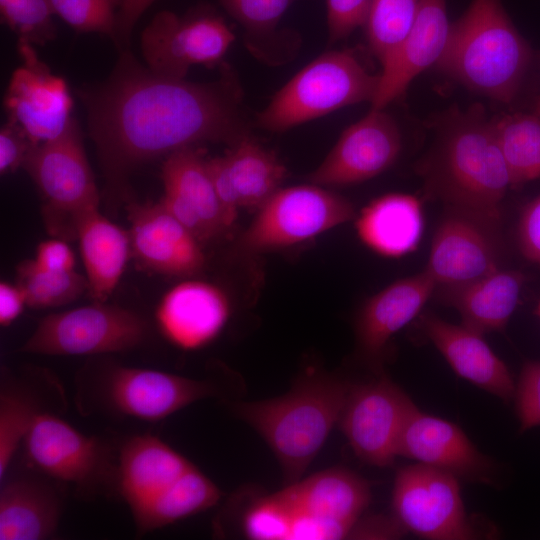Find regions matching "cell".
<instances>
[{"mask_svg": "<svg viewBox=\"0 0 540 540\" xmlns=\"http://www.w3.org/2000/svg\"><path fill=\"white\" fill-rule=\"evenodd\" d=\"M79 96L115 197L145 162L206 142L231 146L250 134L229 69L215 82L193 83L157 75L124 50L108 78Z\"/></svg>", "mask_w": 540, "mask_h": 540, "instance_id": "obj_1", "label": "cell"}, {"mask_svg": "<svg viewBox=\"0 0 540 540\" xmlns=\"http://www.w3.org/2000/svg\"><path fill=\"white\" fill-rule=\"evenodd\" d=\"M432 126L434 140L415 166L426 196L499 227L512 182L492 119L480 103L455 105Z\"/></svg>", "mask_w": 540, "mask_h": 540, "instance_id": "obj_2", "label": "cell"}, {"mask_svg": "<svg viewBox=\"0 0 540 540\" xmlns=\"http://www.w3.org/2000/svg\"><path fill=\"white\" fill-rule=\"evenodd\" d=\"M353 383L307 368L285 394L260 401H226L277 458L287 484L298 481L339 422Z\"/></svg>", "mask_w": 540, "mask_h": 540, "instance_id": "obj_3", "label": "cell"}, {"mask_svg": "<svg viewBox=\"0 0 540 540\" xmlns=\"http://www.w3.org/2000/svg\"><path fill=\"white\" fill-rule=\"evenodd\" d=\"M533 56L500 0H472L451 24L435 68L471 92L510 104L520 93Z\"/></svg>", "mask_w": 540, "mask_h": 540, "instance_id": "obj_4", "label": "cell"}, {"mask_svg": "<svg viewBox=\"0 0 540 540\" xmlns=\"http://www.w3.org/2000/svg\"><path fill=\"white\" fill-rule=\"evenodd\" d=\"M78 408L143 421L163 420L200 400L222 397L221 384L114 362L86 365L76 378Z\"/></svg>", "mask_w": 540, "mask_h": 540, "instance_id": "obj_5", "label": "cell"}, {"mask_svg": "<svg viewBox=\"0 0 540 540\" xmlns=\"http://www.w3.org/2000/svg\"><path fill=\"white\" fill-rule=\"evenodd\" d=\"M379 74L351 50L321 54L296 73L257 116L260 128L281 132L349 105L373 100Z\"/></svg>", "mask_w": 540, "mask_h": 540, "instance_id": "obj_6", "label": "cell"}, {"mask_svg": "<svg viewBox=\"0 0 540 540\" xmlns=\"http://www.w3.org/2000/svg\"><path fill=\"white\" fill-rule=\"evenodd\" d=\"M22 445L35 469L82 498L117 494L118 446L81 433L59 414L38 417Z\"/></svg>", "mask_w": 540, "mask_h": 540, "instance_id": "obj_7", "label": "cell"}, {"mask_svg": "<svg viewBox=\"0 0 540 540\" xmlns=\"http://www.w3.org/2000/svg\"><path fill=\"white\" fill-rule=\"evenodd\" d=\"M23 168L43 198L47 231L63 240L76 238L79 217L100 203L76 121L72 119L56 138L35 146Z\"/></svg>", "mask_w": 540, "mask_h": 540, "instance_id": "obj_8", "label": "cell"}, {"mask_svg": "<svg viewBox=\"0 0 540 540\" xmlns=\"http://www.w3.org/2000/svg\"><path fill=\"white\" fill-rule=\"evenodd\" d=\"M356 218L345 197L317 184L278 189L240 236L243 252L260 253L308 241Z\"/></svg>", "mask_w": 540, "mask_h": 540, "instance_id": "obj_9", "label": "cell"}, {"mask_svg": "<svg viewBox=\"0 0 540 540\" xmlns=\"http://www.w3.org/2000/svg\"><path fill=\"white\" fill-rule=\"evenodd\" d=\"M148 331L135 312L94 302L43 317L19 351L49 356L120 353L141 345Z\"/></svg>", "mask_w": 540, "mask_h": 540, "instance_id": "obj_10", "label": "cell"}, {"mask_svg": "<svg viewBox=\"0 0 540 540\" xmlns=\"http://www.w3.org/2000/svg\"><path fill=\"white\" fill-rule=\"evenodd\" d=\"M193 465L152 434L133 435L118 445L117 495L131 512L137 536L167 526L169 502Z\"/></svg>", "mask_w": 540, "mask_h": 540, "instance_id": "obj_11", "label": "cell"}, {"mask_svg": "<svg viewBox=\"0 0 540 540\" xmlns=\"http://www.w3.org/2000/svg\"><path fill=\"white\" fill-rule=\"evenodd\" d=\"M458 478L416 463L400 468L392 490L393 515L417 536L430 540H469L479 534L468 517Z\"/></svg>", "mask_w": 540, "mask_h": 540, "instance_id": "obj_12", "label": "cell"}, {"mask_svg": "<svg viewBox=\"0 0 540 540\" xmlns=\"http://www.w3.org/2000/svg\"><path fill=\"white\" fill-rule=\"evenodd\" d=\"M234 38L226 22L210 11L184 17L160 11L143 30L140 48L145 65L153 73L184 79L193 65L220 64Z\"/></svg>", "mask_w": 540, "mask_h": 540, "instance_id": "obj_13", "label": "cell"}, {"mask_svg": "<svg viewBox=\"0 0 540 540\" xmlns=\"http://www.w3.org/2000/svg\"><path fill=\"white\" fill-rule=\"evenodd\" d=\"M415 406L390 378L352 384L339 426L356 457L376 467L393 464L405 421Z\"/></svg>", "mask_w": 540, "mask_h": 540, "instance_id": "obj_14", "label": "cell"}, {"mask_svg": "<svg viewBox=\"0 0 540 540\" xmlns=\"http://www.w3.org/2000/svg\"><path fill=\"white\" fill-rule=\"evenodd\" d=\"M502 254L498 226L446 209L424 270L436 283V290L456 288L501 268Z\"/></svg>", "mask_w": 540, "mask_h": 540, "instance_id": "obj_15", "label": "cell"}, {"mask_svg": "<svg viewBox=\"0 0 540 540\" xmlns=\"http://www.w3.org/2000/svg\"><path fill=\"white\" fill-rule=\"evenodd\" d=\"M21 64L10 79L4 106L8 121L37 146L59 136L69 125L73 100L67 83L42 62L33 45L18 41Z\"/></svg>", "mask_w": 540, "mask_h": 540, "instance_id": "obj_16", "label": "cell"}, {"mask_svg": "<svg viewBox=\"0 0 540 540\" xmlns=\"http://www.w3.org/2000/svg\"><path fill=\"white\" fill-rule=\"evenodd\" d=\"M401 148L402 136L395 119L384 109H370L342 132L308 180L324 187L367 181L390 168Z\"/></svg>", "mask_w": 540, "mask_h": 540, "instance_id": "obj_17", "label": "cell"}, {"mask_svg": "<svg viewBox=\"0 0 540 540\" xmlns=\"http://www.w3.org/2000/svg\"><path fill=\"white\" fill-rule=\"evenodd\" d=\"M162 205L202 242L229 230L233 221L222 206L198 146L169 154L162 166Z\"/></svg>", "mask_w": 540, "mask_h": 540, "instance_id": "obj_18", "label": "cell"}, {"mask_svg": "<svg viewBox=\"0 0 540 540\" xmlns=\"http://www.w3.org/2000/svg\"><path fill=\"white\" fill-rule=\"evenodd\" d=\"M398 456L413 459L458 479L488 485L496 483V465L480 452L456 424L411 409L398 445Z\"/></svg>", "mask_w": 540, "mask_h": 540, "instance_id": "obj_19", "label": "cell"}, {"mask_svg": "<svg viewBox=\"0 0 540 540\" xmlns=\"http://www.w3.org/2000/svg\"><path fill=\"white\" fill-rule=\"evenodd\" d=\"M131 254L137 263L156 273L190 277L199 273L205 258L200 241L158 203H130Z\"/></svg>", "mask_w": 540, "mask_h": 540, "instance_id": "obj_20", "label": "cell"}, {"mask_svg": "<svg viewBox=\"0 0 540 540\" xmlns=\"http://www.w3.org/2000/svg\"><path fill=\"white\" fill-rule=\"evenodd\" d=\"M65 390L52 372L27 368L14 372L7 367L0 374V481L38 417L59 414L67 408Z\"/></svg>", "mask_w": 540, "mask_h": 540, "instance_id": "obj_21", "label": "cell"}, {"mask_svg": "<svg viewBox=\"0 0 540 540\" xmlns=\"http://www.w3.org/2000/svg\"><path fill=\"white\" fill-rule=\"evenodd\" d=\"M436 292L425 271L389 284L362 305L355 322L357 350L378 373L392 337L415 319Z\"/></svg>", "mask_w": 540, "mask_h": 540, "instance_id": "obj_22", "label": "cell"}, {"mask_svg": "<svg viewBox=\"0 0 540 540\" xmlns=\"http://www.w3.org/2000/svg\"><path fill=\"white\" fill-rule=\"evenodd\" d=\"M155 316L169 342L183 350H196L222 332L231 316V303L218 286L185 280L166 292Z\"/></svg>", "mask_w": 540, "mask_h": 540, "instance_id": "obj_23", "label": "cell"}, {"mask_svg": "<svg viewBox=\"0 0 540 540\" xmlns=\"http://www.w3.org/2000/svg\"><path fill=\"white\" fill-rule=\"evenodd\" d=\"M447 0H420L412 28L400 46L381 64L371 109H385L423 71L435 66L449 38Z\"/></svg>", "mask_w": 540, "mask_h": 540, "instance_id": "obj_24", "label": "cell"}, {"mask_svg": "<svg viewBox=\"0 0 540 540\" xmlns=\"http://www.w3.org/2000/svg\"><path fill=\"white\" fill-rule=\"evenodd\" d=\"M420 326L459 377L504 402L514 399L516 383L513 376L483 335L430 312L420 316Z\"/></svg>", "mask_w": 540, "mask_h": 540, "instance_id": "obj_25", "label": "cell"}, {"mask_svg": "<svg viewBox=\"0 0 540 540\" xmlns=\"http://www.w3.org/2000/svg\"><path fill=\"white\" fill-rule=\"evenodd\" d=\"M0 540L53 538L63 513V495L50 480L22 474L1 481Z\"/></svg>", "mask_w": 540, "mask_h": 540, "instance_id": "obj_26", "label": "cell"}, {"mask_svg": "<svg viewBox=\"0 0 540 540\" xmlns=\"http://www.w3.org/2000/svg\"><path fill=\"white\" fill-rule=\"evenodd\" d=\"M277 493L292 515L304 512L353 526L371 500L369 483L343 467L329 468L299 479Z\"/></svg>", "mask_w": 540, "mask_h": 540, "instance_id": "obj_27", "label": "cell"}, {"mask_svg": "<svg viewBox=\"0 0 540 540\" xmlns=\"http://www.w3.org/2000/svg\"><path fill=\"white\" fill-rule=\"evenodd\" d=\"M526 279L519 270L499 268L463 286L441 290V297L456 309L463 326L484 336L505 329Z\"/></svg>", "mask_w": 540, "mask_h": 540, "instance_id": "obj_28", "label": "cell"}, {"mask_svg": "<svg viewBox=\"0 0 540 540\" xmlns=\"http://www.w3.org/2000/svg\"><path fill=\"white\" fill-rule=\"evenodd\" d=\"M355 229L373 252L389 258L407 255L417 248L423 234L421 202L405 193L377 197L356 215Z\"/></svg>", "mask_w": 540, "mask_h": 540, "instance_id": "obj_29", "label": "cell"}, {"mask_svg": "<svg viewBox=\"0 0 540 540\" xmlns=\"http://www.w3.org/2000/svg\"><path fill=\"white\" fill-rule=\"evenodd\" d=\"M76 239L94 302H106L117 287L131 253L129 231L106 218L99 207L82 213Z\"/></svg>", "mask_w": 540, "mask_h": 540, "instance_id": "obj_30", "label": "cell"}, {"mask_svg": "<svg viewBox=\"0 0 540 540\" xmlns=\"http://www.w3.org/2000/svg\"><path fill=\"white\" fill-rule=\"evenodd\" d=\"M238 195L240 209L258 210L278 189L287 175L285 165L250 134L224 154Z\"/></svg>", "mask_w": 540, "mask_h": 540, "instance_id": "obj_31", "label": "cell"}, {"mask_svg": "<svg viewBox=\"0 0 540 540\" xmlns=\"http://www.w3.org/2000/svg\"><path fill=\"white\" fill-rule=\"evenodd\" d=\"M492 121L512 188L540 179V116L516 112Z\"/></svg>", "mask_w": 540, "mask_h": 540, "instance_id": "obj_32", "label": "cell"}, {"mask_svg": "<svg viewBox=\"0 0 540 540\" xmlns=\"http://www.w3.org/2000/svg\"><path fill=\"white\" fill-rule=\"evenodd\" d=\"M420 0H373L363 29L370 52L382 64L404 41Z\"/></svg>", "mask_w": 540, "mask_h": 540, "instance_id": "obj_33", "label": "cell"}, {"mask_svg": "<svg viewBox=\"0 0 540 540\" xmlns=\"http://www.w3.org/2000/svg\"><path fill=\"white\" fill-rule=\"evenodd\" d=\"M16 283L22 288L27 306L58 307L79 298L88 289L86 276L78 272H55L39 267L34 259L19 263Z\"/></svg>", "mask_w": 540, "mask_h": 540, "instance_id": "obj_34", "label": "cell"}, {"mask_svg": "<svg viewBox=\"0 0 540 540\" xmlns=\"http://www.w3.org/2000/svg\"><path fill=\"white\" fill-rule=\"evenodd\" d=\"M0 14L18 41L44 45L56 34L49 0H0Z\"/></svg>", "mask_w": 540, "mask_h": 540, "instance_id": "obj_35", "label": "cell"}, {"mask_svg": "<svg viewBox=\"0 0 540 540\" xmlns=\"http://www.w3.org/2000/svg\"><path fill=\"white\" fill-rule=\"evenodd\" d=\"M54 15L78 32H97L115 39L121 0H49Z\"/></svg>", "mask_w": 540, "mask_h": 540, "instance_id": "obj_36", "label": "cell"}, {"mask_svg": "<svg viewBox=\"0 0 540 540\" xmlns=\"http://www.w3.org/2000/svg\"><path fill=\"white\" fill-rule=\"evenodd\" d=\"M291 522L292 512L276 492L254 501L243 514L241 527L249 539L287 540Z\"/></svg>", "mask_w": 540, "mask_h": 540, "instance_id": "obj_37", "label": "cell"}, {"mask_svg": "<svg viewBox=\"0 0 540 540\" xmlns=\"http://www.w3.org/2000/svg\"><path fill=\"white\" fill-rule=\"evenodd\" d=\"M220 4L252 34H268L279 23L292 0H219Z\"/></svg>", "mask_w": 540, "mask_h": 540, "instance_id": "obj_38", "label": "cell"}, {"mask_svg": "<svg viewBox=\"0 0 540 540\" xmlns=\"http://www.w3.org/2000/svg\"><path fill=\"white\" fill-rule=\"evenodd\" d=\"M520 432L540 426V361H526L514 394Z\"/></svg>", "mask_w": 540, "mask_h": 540, "instance_id": "obj_39", "label": "cell"}, {"mask_svg": "<svg viewBox=\"0 0 540 540\" xmlns=\"http://www.w3.org/2000/svg\"><path fill=\"white\" fill-rule=\"evenodd\" d=\"M373 0H326L329 41L336 42L363 27Z\"/></svg>", "mask_w": 540, "mask_h": 540, "instance_id": "obj_40", "label": "cell"}, {"mask_svg": "<svg viewBox=\"0 0 540 540\" xmlns=\"http://www.w3.org/2000/svg\"><path fill=\"white\" fill-rule=\"evenodd\" d=\"M353 525L304 512L292 515L291 540H336L349 537Z\"/></svg>", "mask_w": 540, "mask_h": 540, "instance_id": "obj_41", "label": "cell"}, {"mask_svg": "<svg viewBox=\"0 0 540 540\" xmlns=\"http://www.w3.org/2000/svg\"><path fill=\"white\" fill-rule=\"evenodd\" d=\"M516 240L521 255L529 262L540 265V193L523 207Z\"/></svg>", "mask_w": 540, "mask_h": 540, "instance_id": "obj_42", "label": "cell"}, {"mask_svg": "<svg viewBox=\"0 0 540 540\" xmlns=\"http://www.w3.org/2000/svg\"><path fill=\"white\" fill-rule=\"evenodd\" d=\"M35 147L28 135L16 124L8 121L0 131V172L2 175L23 167Z\"/></svg>", "mask_w": 540, "mask_h": 540, "instance_id": "obj_43", "label": "cell"}, {"mask_svg": "<svg viewBox=\"0 0 540 540\" xmlns=\"http://www.w3.org/2000/svg\"><path fill=\"white\" fill-rule=\"evenodd\" d=\"M207 167L216 194L226 213L234 222L240 210V205L225 156L207 159Z\"/></svg>", "mask_w": 540, "mask_h": 540, "instance_id": "obj_44", "label": "cell"}, {"mask_svg": "<svg viewBox=\"0 0 540 540\" xmlns=\"http://www.w3.org/2000/svg\"><path fill=\"white\" fill-rule=\"evenodd\" d=\"M35 263L46 270L55 272H71L75 270V256L61 238L42 241L36 249Z\"/></svg>", "mask_w": 540, "mask_h": 540, "instance_id": "obj_45", "label": "cell"}, {"mask_svg": "<svg viewBox=\"0 0 540 540\" xmlns=\"http://www.w3.org/2000/svg\"><path fill=\"white\" fill-rule=\"evenodd\" d=\"M408 531L393 515L373 516L359 520L353 526L349 538L354 539H399Z\"/></svg>", "mask_w": 540, "mask_h": 540, "instance_id": "obj_46", "label": "cell"}, {"mask_svg": "<svg viewBox=\"0 0 540 540\" xmlns=\"http://www.w3.org/2000/svg\"><path fill=\"white\" fill-rule=\"evenodd\" d=\"M155 0H121L117 13L114 42L127 45L135 24Z\"/></svg>", "mask_w": 540, "mask_h": 540, "instance_id": "obj_47", "label": "cell"}, {"mask_svg": "<svg viewBox=\"0 0 540 540\" xmlns=\"http://www.w3.org/2000/svg\"><path fill=\"white\" fill-rule=\"evenodd\" d=\"M27 305L22 288L16 283L6 281L0 283V324L2 327L9 326L22 313Z\"/></svg>", "mask_w": 540, "mask_h": 540, "instance_id": "obj_48", "label": "cell"}, {"mask_svg": "<svg viewBox=\"0 0 540 540\" xmlns=\"http://www.w3.org/2000/svg\"><path fill=\"white\" fill-rule=\"evenodd\" d=\"M533 112L540 116V95L535 102Z\"/></svg>", "mask_w": 540, "mask_h": 540, "instance_id": "obj_49", "label": "cell"}, {"mask_svg": "<svg viewBox=\"0 0 540 540\" xmlns=\"http://www.w3.org/2000/svg\"><path fill=\"white\" fill-rule=\"evenodd\" d=\"M537 315L540 318V300H539V303H538V306H537Z\"/></svg>", "mask_w": 540, "mask_h": 540, "instance_id": "obj_50", "label": "cell"}]
</instances>
